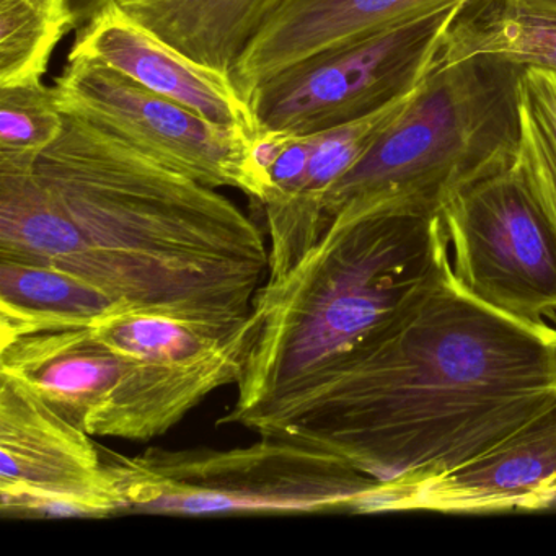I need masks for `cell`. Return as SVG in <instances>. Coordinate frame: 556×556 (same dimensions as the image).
I'll return each instance as SVG.
<instances>
[{
    "mask_svg": "<svg viewBox=\"0 0 556 556\" xmlns=\"http://www.w3.org/2000/svg\"><path fill=\"white\" fill-rule=\"evenodd\" d=\"M457 285L533 327L556 312V237L519 172L488 175L441 210Z\"/></svg>",
    "mask_w": 556,
    "mask_h": 556,
    "instance_id": "cell-9",
    "label": "cell"
},
{
    "mask_svg": "<svg viewBox=\"0 0 556 556\" xmlns=\"http://www.w3.org/2000/svg\"><path fill=\"white\" fill-rule=\"evenodd\" d=\"M64 116L37 164L0 161V258L70 273L126 314L245 325L269 275L255 220L217 188Z\"/></svg>",
    "mask_w": 556,
    "mask_h": 556,
    "instance_id": "cell-1",
    "label": "cell"
},
{
    "mask_svg": "<svg viewBox=\"0 0 556 556\" xmlns=\"http://www.w3.org/2000/svg\"><path fill=\"white\" fill-rule=\"evenodd\" d=\"M122 314L113 299L70 273L0 258V341L87 327Z\"/></svg>",
    "mask_w": 556,
    "mask_h": 556,
    "instance_id": "cell-15",
    "label": "cell"
},
{
    "mask_svg": "<svg viewBox=\"0 0 556 556\" xmlns=\"http://www.w3.org/2000/svg\"><path fill=\"white\" fill-rule=\"evenodd\" d=\"M471 0H286L232 71L243 99L282 71L343 45L402 27Z\"/></svg>",
    "mask_w": 556,
    "mask_h": 556,
    "instance_id": "cell-12",
    "label": "cell"
},
{
    "mask_svg": "<svg viewBox=\"0 0 556 556\" xmlns=\"http://www.w3.org/2000/svg\"><path fill=\"white\" fill-rule=\"evenodd\" d=\"M473 56L556 74V14L523 8L516 0H471L448 30L442 58Z\"/></svg>",
    "mask_w": 556,
    "mask_h": 556,
    "instance_id": "cell-16",
    "label": "cell"
},
{
    "mask_svg": "<svg viewBox=\"0 0 556 556\" xmlns=\"http://www.w3.org/2000/svg\"><path fill=\"white\" fill-rule=\"evenodd\" d=\"M451 266L441 213L344 206L317 242L253 301L232 408L249 431L301 399Z\"/></svg>",
    "mask_w": 556,
    "mask_h": 556,
    "instance_id": "cell-3",
    "label": "cell"
},
{
    "mask_svg": "<svg viewBox=\"0 0 556 556\" xmlns=\"http://www.w3.org/2000/svg\"><path fill=\"white\" fill-rule=\"evenodd\" d=\"M523 71L490 56L441 58L402 115L325 194L328 223L344 206L438 214L468 185L510 167Z\"/></svg>",
    "mask_w": 556,
    "mask_h": 556,
    "instance_id": "cell-4",
    "label": "cell"
},
{
    "mask_svg": "<svg viewBox=\"0 0 556 556\" xmlns=\"http://www.w3.org/2000/svg\"><path fill=\"white\" fill-rule=\"evenodd\" d=\"M126 514L357 513L377 480L338 455L275 435L243 447L106 452Z\"/></svg>",
    "mask_w": 556,
    "mask_h": 556,
    "instance_id": "cell-5",
    "label": "cell"
},
{
    "mask_svg": "<svg viewBox=\"0 0 556 556\" xmlns=\"http://www.w3.org/2000/svg\"><path fill=\"white\" fill-rule=\"evenodd\" d=\"M64 115L213 188H236L260 207L271 181L253 159L256 136L217 125L89 58L70 56L53 86Z\"/></svg>",
    "mask_w": 556,
    "mask_h": 556,
    "instance_id": "cell-8",
    "label": "cell"
},
{
    "mask_svg": "<svg viewBox=\"0 0 556 556\" xmlns=\"http://www.w3.org/2000/svg\"><path fill=\"white\" fill-rule=\"evenodd\" d=\"M555 501L556 403L457 467L377 481L357 513H500L540 509Z\"/></svg>",
    "mask_w": 556,
    "mask_h": 556,
    "instance_id": "cell-11",
    "label": "cell"
},
{
    "mask_svg": "<svg viewBox=\"0 0 556 556\" xmlns=\"http://www.w3.org/2000/svg\"><path fill=\"white\" fill-rule=\"evenodd\" d=\"M465 5L324 51L282 71L250 97L260 131L315 135L412 92L438 66L448 30Z\"/></svg>",
    "mask_w": 556,
    "mask_h": 556,
    "instance_id": "cell-7",
    "label": "cell"
},
{
    "mask_svg": "<svg viewBox=\"0 0 556 556\" xmlns=\"http://www.w3.org/2000/svg\"><path fill=\"white\" fill-rule=\"evenodd\" d=\"M93 435L34 393L0 377V509L17 519L125 516Z\"/></svg>",
    "mask_w": 556,
    "mask_h": 556,
    "instance_id": "cell-10",
    "label": "cell"
},
{
    "mask_svg": "<svg viewBox=\"0 0 556 556\" xmlns=\"http://www.w3.org/2000/svg\"><path fill=\"white\" fill-rule=\"evenodd\" d=\"M516 2L517 4L523 5V8L556 14V0H516Z\"/></svg>",
    "mask_w": 556,
    "mask_h": 556,
    "instance_id": "cell-21",
    "label": "cell"
},
{
    "mask_svg": "<svg viewBox=\"0 0 556 556\" xmlns=\"http://www.w3.org/2000/svg\"><path fill=\"white\" fill-rule=\"evenodd\" d=\"M71 30L76 21L70 0H0V87L43 83Z\"/></svg>",
    "mask_w": 556,
    "mask_h": 556,
    "instance_id": "cell-17",
    "label": "cell"
},
{
    "mask_svg": "<svg viewBox=\"0 0 556 556\" xmlns=\"http://www.w3.org/2000/svg\"><path fill=\"white\" fill-rule=\"evenodd\" d=\"M64 125L53 87H0V161L37 164L63 135Z\"/></svg>",
    "mask_w": 556,
    "mask_h": 556,
    "instance_id": "cell-19",
    "label": "cell"
},
{
    "mask_svg": "<svg viewBox=\"0 0 556 556\" xmlns=\"http://www.w3.org/2000/svg\"><path fill=\"white\" fill-rule=\"evenodd\" d=\"M70 56L105 64L210 122L258 136L252 105L243 99L232 76L172 50L131 21L116 2L76 30Z\"/></svg>",
    "mask_w": 556,
    "mask_h": 556,
    "instance_id": "cell-13",
    "label": "cell"
},
{
    "mask_svg": "<svg viewBox=\"0 0 556 556\" xmlns=\"http://www.w3.org/2000/svg\"><path fill=\"white\" fill-rule=\"evenodd\" d=\"M514 168L556 237V74L526 70L519 80V142Z\"/></svg>",
    "mask_w": 556,
    "mask_h": 556,
    "instance_id": "cell-18",
    "label": "cell"
},
{
    "mask_svg": "<svg viewBox=\"0 0 556 556\" xmlns=\"http://www.w3.org/2000/svg\"><path fill=\"white\" fill-rule=\"evenodd\" d=\"M0 377L93 438L125 441L165 434L216 392L204 374L128 353L93 325L0 341Z\"/></svg>",
    "mask_w": 556,
    "mask_h": 556,
    "instance_id": "cell-6",
    "label": "cell"
},
{
    "mask_svg": "<svg viewBox=\"0 0 556 556\" xmlns=\"http://www.w3.org/2000/svg\"><path fill=\"white\" fill-rule=\"evenodd\" d=\"M136 24L184 56L232 76L260 28L286 0H115Z\"/></svg>",
    "mask_w": 556,
    "mask_h": 556,
    "instance_id": "cell-14",
    "label": "cell"
},
{
    "mask_svg": "<svg viewBox=\"0 0 556 556\" xmlns=\"http://www.w3.org/2000/svg\"><path fill=\"white\" fill-rule=\"evenodd\" d=\"M112 2H115V0H70L74 21H76V30L86 27L89 22H92Z\"/></svg>",
    "mask_w": 556,
    "mask_h": 556,
    "instance_id": "cell-20",
    "label": "cell"
},
{
    "mask_svg": "<svg viewBox=\"0 0 556 556\" xmlns=\"http://www.w3.org/2000/svg\"><path fill=\"white\" fill-rule=\"evenodd\" d=\"M556 403V328L471 298L451 266L255 434L321 448L377 481L448 470Z\"/></svg>",
    "mask_w": 556,
    "mask_h": 556,
    "instance_id": "cell-2",
    "label": "cell"
}]
</instances>
